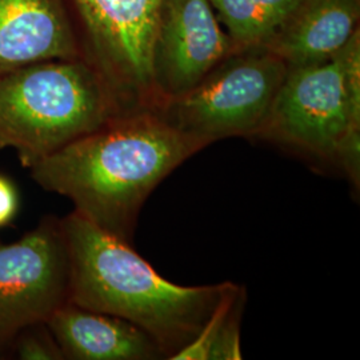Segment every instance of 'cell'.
I'll return each instance as SVG.
<instances>
[{
	"label": "cell",
	"mask_w": 360,
	"mask_h": 360,
	"mask_svg": "<svg viewBox=\"0 0 360 360\" xmlns=\"http://www.w3.org/2000/svg\"><path fill=\"white\" fill-rule=\"evenodd\" d=\"M18 356L23 360L63 359V354L56 342L47 338L27 335L18 345Z\"/></svg>",
	"instance_id": "obj_14"
},
{
	"label": "cell",
	"mask_w": 360,
	"mask_h": 360,
	"mask_svg": "<svg viewBox=\"0 0 360 360\" xmlns=\"http://www.w3.org/2000/svg\"><path fill=\"white\" fill-rule=\"evenodd\" d=\"M46 326L70 359H166L154 339L138 326L70 302L56 309Z\"/></svg>",
	"instance_id": "obj_10"
},
{
	"label": "cell",
	"mask_w": 360,
	"mask_h": 360,
	"mask_svg": "<svg viewBox=\"0 0 360 360\" xmlns=\"http://www.w3.org/2000/svg\"><path fill=\"white\" fill-rule=\"evenodd\" d=\"M359 16L360 0H303L263 46L287 68L322 63L345 47Z\"/></svg>",
	"instance_id": "obj_11"
},
{
	"label": "cell",
	"mask_w": 360,
	"mask_h": 360,
	"mask_svg": "<svg viewBox=\"0 0 360 360\" xmlns=\"http://www.w3.org/2000/svg\"><path fill=\"white\" fill-rule=\"evenodd\" d=\"M235 51L210 0H163L151 58L156 110L193 89Z\"/></svg>",
	"instance_id": "obj_8"
},
{
	"label": "cell",
	"mask_w": 360,
	"mask_h": 360,
	"mask_svg": "<svg viewBox=\"0 0 360 360\" xmlns=\"http://www.w3.org/2000/svg\"><path fill=\"white\" fill-rule=\"evenodd\" d=\"M255 138L336 168L359 190V28L331 59L287 68Z\"/></svg>",
	"instance_id": "obj_3"
},
{
	"label": "cell",
	"mask_w": 360,
	"mask_h": 360,
	"mask_svg": "<svg viewBox=\"0 0 360 360\" xmlns=\"http://www.w3.org/2000/svg\"><path fill=\"white\" fill-rule=\"evenodd\" d=\"M18 208V195L13 184L0 176V227L8 224Z\"/></svg>",
	"instance_id": "obj_15"
},
{
	"label": "cell",
	"mask_w": 360,
	"mask_h": 360,
	"mask_svg": "<svg viewBox=\"0 0 360 360\" xmlns=\"http://www.w3.org/2000/svg\"><path fill=\"white\" fill-rule=\"evenodd\" d=\"M70 255V299L82 309L142 328L171 359L199 334L232 282L179 285L160 276L129 243L77 212L60 220Z\"/></svg>",
	"instance_id": "obj_2"
},
{
	"label": "cell",
	"mask_w": 360,
	"mask_h": 360,
	"mask_svg": "<svg viewBox=\"0 0 360 360\" xmlns=\"http://www.w3.org/2000/svg\"><path fill=\"white\" fill-rule=\"evenodd\" d=\"M203 148L155 111H139L116 116L30 171L41 188L68 198L79 215L131 245L150 193Z\"/></svg>",
	"instance_id": "obj_1"
},
{
	"label": "cell",
	"mask_w": 360,
	"mask_h": 360,
	"mask_svg": "<svg viewBox=\"0 0 360 360\" xmlns=\"http://www.w3.org/2000/svg\"><path fill=\"white\" fill-rule=\"evenodd\" d=\"M122 115L84 59L46 60L0 72V148L25 167Z\"/></svg>",
	"instance_id": "obj_4"
},
{
	"label": "cell",
	"mask_w": 360,
	"mask_h": 360,
	"mask_svg": "<svg viewBox=\"0 0 360 360\" xmlns=\"http://www.w3.org/2000/svg\"><path fill=\"white\" fill-rule=\"evenodd\" d=\"M83 59L67 0H0V72Z\"/></svg>",
	"instance_id": "obj_9"
},
{
	"label": "cell",
	"mask_w": 360,
	"mask_h": 360,
	"mask_svg": "<svg viewBox=\"0 0 360 360\" xmlns=\"http://www.w3.org/2000/svg\"><path fill=\"white\" fill-rule=\"evenodd\" d=\"M82 56L122 115L155 111L151 58L163 0H67Z\"/></svg>",
	"instance_id": "obj_6"
},
{
	"label": "cell",
	"mask_w": 360,
	"mask_h": 360,
	"mask_svg": "<svg viewBox=\"0 0 360 360\" xmlns=\"http://www.w3.org/2000/svg\"><path fill=\"white\" fill-rule=\"evenodd\" d=\"M303 0H210L236 50L263 46Z\"/></svg>",
	"instance_id": "obj_13"
},
{
	"label": "cell",
	"mask_w": 360,
	"mask_h": 360,
	"mask_svg": "<svg viewBox=\"0 0 360 360\" xmlns=\"http://www.w3.org/2000/svg\"><path fill=\"white\" fill-rule=\"evenodd\" d=\"M287 72L264 46L232 52L193 89L155 112L172 129L205 147L224 138H255Z\"/></svg>",
	"instance_id": "obj_5"
},
{
	"label": "cell",
	"mask_w": 360,
	"mask_h": 360,
	"mask_svg": "<svg viewBox=\"0 0 360 360\" xmlns=\"http://www.w3.org/2000/svg\"><path fill=\"white\" fill-rule=\"evenodd\" d=\"M245 287L232 283L193 342L171 360H240V318Z\"/></svg>",
	"instance_id": "obj_12"
},
{
	"label": "cell",
	"mask_w": 360,
	"mask_h": 360,
	"mask_svg": "<svg viewBox=\"0 0 360 360\" xmlns=\"http://www.w3.org/2000/svg\"><path fill=\"white\" fill-rule=\"evenodd\" d=\"M70 299V255L60 220L0 245V346L44 323Z\"/></svg>",
	"instance_id": "obj_7"
}]
</instances>
